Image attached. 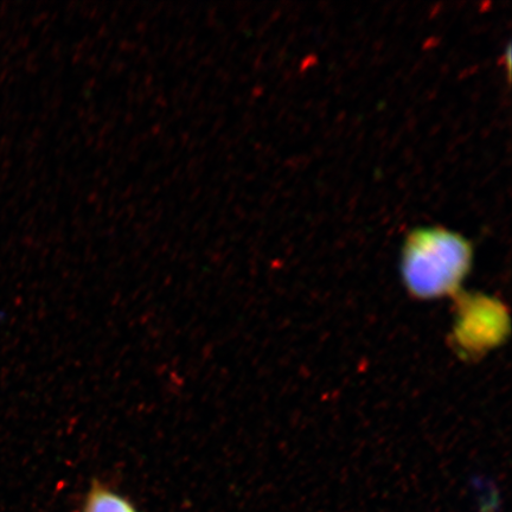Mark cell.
<instances>
[{"label": "cell", "mask_w": 512, "mask_h": 512, "mask_svg": "<svg viewBox=\"0 0 512 512\" xmlns=\"http://www.w3.org/2000/svg\"><path fill=\"white\" fill-rule=\"evenodd\" d=\"M472 261L473 247L463 235L444 227L416 228L403 243L402 278L416 298H441L456 293Z\"/></svg>", "instance_id": "cell-1"}, {"label": "cell", "mask_w": 512, "mask_h": 512, "mask_svg": "<svg viewBox=\"0 0 512 512\" xmlns=\"http://www.w3.org/2000/svg\"><path fill=\"white\" fill-rule=\"evenodd\" d=\"M507 315L502 306L480 298L464 306L456 335L463 347L476 351L495 347L507 332Z\"/></svg>", "instance_id": "cell-2"}, {"label": "cell", "mask_w": 512, "mask_h": 512, "mask_svg": "<svg viewBox=\"0 0 512 512\" xmlns=\"http://www.w3.org/2000/svg\"><path fill=\"white\" fill-rule=\"evenodd\" d=\"M82 512H138L130 501L105 484L95 482L86 496Z\"/></svg>", "instance_id": "cell-3"}]
</instances>
